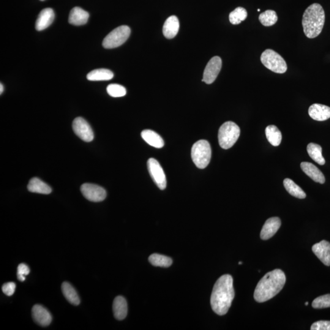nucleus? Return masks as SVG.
<instances>
[{"mask_svg":"<svg viewBox=\"0 0 330 330\" xmlns=\"http://www.w3.org/2000/svg\"><path fill=\"white\" fill-rule=\"evenodd\" d=\"M235 296L233 278L230 275L221 277L215 284L211 298L213 311L219 316L228 312Z\"/></svg>","mask_w":330,"mask_h":330,"instance_id":"1","label":"nucleus"},{"mask_svg":"<svg viewBox=\"0 0 330 330\" xmlns=\"http://www.w3.org/2000/svg\"><path fill=\"white\" fill-rule=\"evenodd\" d=\"M286 281V275L282 270L275 269L267 273L256 286L254 298L259 303L269 301L282 290Z\"/></svg>","mask_w":330,"mask_h":330,"instance_id":"2","label":"nucleus"},{"mask_svg":"<svg viewBox=\"0 0 330 330\" xmlns=\"http://www.w3.org/2000/svg\"><path fill=\"white\" fill-rule=\"evenodd\" d=\"M326 14L320 4L310 5L303 15L302 25L304 33L310 39L318 37L323 31Z\"/></svg>","mask_w":330,"mask_h":330,"instance_id":"3","label":"nucleus"},{"mask_svg":"<svg viewBox=\"0 0 330 330\" xmlns=\"http://www.w3.org/2000/svg\"><path fill=\"white\" fill-rule=\"evenodd\" d=\"M240 134L241 129L235 122H225L218 131V142L221 148L224 149L232 148L238 140Z\"/></svg>","mask_w":330,"mask_h":330,"instance_id":"4","label":"nucleus"},{"mask_svg":"<svg viewBox=\"0 0 330 330\" xmlns=\"http://www.w3.org/2000/svg\"><path fill=\"white\" fill-rule=\"evenodd\" d=\"M193 162L198 168L204 169L211 162L212 149L208 141L201 140L193 144L192 148Z\"/></svg>","mask_w":330,"mask_h":330,"instance_id":"5","label":"nucleus"},{"mask_svg":"<svg viewBox=\"0 0 330 330\" xmlns=\"http://www.w3.org/2000/svg\"><path fill=\"white\" fill-rule=\"evenodd\" d=\"M262 63L272 72L284 73L288 70V65L283 57L272 49H267L261 56Z\"/></svg>","mask_w":330,"mask_h":330,"instance_id":"6","label":"nucleus"},{"mask_svg":"<svg viewBox=\"0 0 330 330\" xmlns=\"http://www.w3.org/2000/svg\"><path fill=\"white\" fill-rule=\"evenodd\" d=\"M130 32V28L128 26L118 27L106 35L103 40V47L107 49L119 47L129 39Z\"/></svg>","mask_w":330,"mask_h":330,"instance_id":"7","label":"nucleus"},{"mask_svg":"<svg viewBox=\"0 0 330 330\" xmlns=\"http://www.w3.org/2000/svg\"><path fill=\"white\" fill-rule=\"evenodd\" d=\"M148 168L150 176L155 184L160 190H165L166 187V178L162 166L157 160L150 159L148 161Z\"/></svg>","mask_w":330,"mask_h":330,"instance_id":"8","label":"nucleus"},{"mask_svg":"<svg viewBox=\"0 0 330 330\" xmlns=\"http://www.w3.org/2000/svg\"><path fill=\"white\" fill-rule=\"evenodd\" d=\"M73 132L84 141L91 142L93 140L94 135L91 125L85 119L81 117L75 118L73 122Z\"/></svg>","mask_w":330,"mask_h":330,"instance_id":"9","label":"nucleus"},{"mask_svg":"<svg viewBox=\"0 0 330 330\" xmlns=\"http://www.w3.org/2000/svg\"><path fill=\"white\" fill-rule=\"evenodd\" d=\"M222 67V60L220 57L218 56L213 57L204 69L202 81L208 84L214 83L219 74Z\"/></svg>","mask_w":330,"mask_h":330,"instance_id":"10","label":"nucleus"},{"mask_svg":"<svg viewBox=\"0 0 330 330\" xmlns=\"http://www.w3.org/2000/svg\"><path fill=\"white\" fill-rule=\"evenodd\" d=\"M81 192L84 198L92 202H100L106 197V190L99 185L84 184L81 185Z\"/></svg>","mask_w":330,"mask_h":330,"instance_id":"11","label":"nucleus"},{"mask_svg":"<svg viewBox=\"0 0 330 330\" xmlns=\"http://www.w3.org/2000/svg\"><path fill=\"white\" fill-rule=\"evenodd\" d=\"M312 250L324 265L330 266V243L322 241L313 245Z\"/></svg>","mask_w":330,"mask_h":330,"instance_id":"12","label":"nucleus"},{"mask_svg":"<svg viewBox=\"0 0 330 330\" xmlns=\"http://www.w3.org/2000/svg\"><path fill=\"white\" fill-rule=\"evenodd\" d=\"M32 316L35 323L42 327L48 326L52 320L48 311L40 305H35L32 308Z\"/></svg>","mask_w":330,"mask_h":330,"instance_id":"13","label":"nucleus"},{"mask_svg":"<svg viewBox=\"0 0 330 330\" xmlns=\"http://www.w3.org/2000/svg\"><path fill=\"white\" fill-rule=\"evenodd\" d=\"M282 222L278 217H272L267 220L261 232V238L269 240L272 238L279 230Z\"/></svg>","mask_w":330,"mask_h":330,"instance_id":"14","label":"nucleus"},{"mask_svg":"<svg viewBox=\"0 0 330 330\" xmlns=\"http://www.w3.org/2000/svg\"><path fill=\"white\" fill-rule=\"evenodd\" d=\"M308 113L311 118L315 121H326L330 118V107L319 103H315L310 106Z\"/></svg>","mask_w":330,"mask_h":330,"instance_id":"15","label":"nucleus"},{"mask_svg":"<svg viewBox=\"0 0 330 330\" xmlns=\"http://www.w3.org/2000/svg\"><path fill=\"white\" fill-rule=\"evenodd\" d=\"M54 18L53 10L51 8H46L40 12L35 22V29L37 31L47 28L53 23Z\"/></svg>","mask_w":330,"mask_h":330,"instance_id":"16","label":"nucleus"},{"mask_svg":"<svg viewBox=\"0 0 330 330\" xmlns=\"http://www.w3.org/2000/svg\"><path fill=\"white\" fill-rule=\"evenodd\" d=\"M301 168L305 174L313 179L314 181L320 183L321 184H324L326 182V178L323 173L319 169L310 162H304L301 163Z\"/></svg>","mask_w":330,"mask_h":330,"instance_id":"17","label":"nucleus"},{"mask_svg":"<svg viewBox=\"0 0 330 330\" xmlns=\"http://www.w3.org/2000/svg\"><path fill=\"white\" fill-rule=\"evenodd\" d=\"M179 27L180 23L178 18L175 15H172L166 19L164 24H163V35L167 39H173L178 33Z\"/></svg>","mask_w":330,"mask_h":330,"instance_id":"18","label":"nucleus"},{"mask_svg":"<svg viewBox=\"0 0 330 330\" xmlns=\"http://www.w3.org/2000/svg\"><path fill=\"white\" fill-rule=\"evenodd\" d=\"M89 14L81 7H73L70 12L69 22L75 26H80L88 22Z\"/></svg>","mask_w":330,"mask_h":330,"instance_id":"19","label":"nucleus"},{"mask_svg":"<svg viewBox=\"0 0 330 330\" xmlns=\"http://www.w3.org/2000/svg\"><path fill=\"white\" fill-rule=\"evenodd\" d=\"M113 310L114 318L119 321L123 320L127 315L128 307L126 300L123 297H117L113 302Z\"/></svg>","mask_w":330,"mask_h":330,"instance_id":"20","label":"nucleus"},{"mask_svg":"<svg viewBox=\"0 0 330 330\" xmlns=\"http://www.w3.org/2000/svg\"><path fill=\"white\" fill-rule=\"evenodd\" d=\"M141 137L150 146L155 148H162L164 146V141L163 138L154 131L144 130L141 132Z\"/></svg>","mask_w":330,"mask_h":330,"instance_id":"21","label":"nucleus"},{"mask_svg":"<svg viewBox=\"0 0 330 330\" xmlns=\"http://www.w3.org/2000/svg\"><path fill=\"white\" fill-rule=\"evenodd\" d=\"M28 189L30 192L48 195L51 192V187L46 183L43 182L37 177L30 180L28 185Z\"/></svg>","mask_w":330,"mask_h":330,"instance_id":"22","label":"nucleus"},{"mask_svg":"<svg viewBox=\"0 0 330 330\" xmlns=\"http://www.w3.org/2000/svg\"><path fill=\"white\" fill-rule=\"evenodd\" d=\"M62 291L65 298L70 304L77 306L80 303V298L74 288L69 283L64 282L62 285Z\"/></svg>","mask_w":330,"mask_h":330,"instance_id":"23","label":"nucleus"},{"mask_svg":"<svg viewBox=\"0 0 330 330\" xmlns=\"http://www.w3.org/2000/svg\"><path fill=\"white\" fill-rule=\"evenodd\" d=\"M267 140L274 146H278L282 143V134L280 130L274 125L267 126L266 129Z\"/></svg>","mask_w":330,"mask_h":330,"instance_id":"24","label":"nucleus"},{"mask_svg":"<svg viewBox=\"0 0 330 330\" xmlns=\"http://www.w3.org/2000/svg\"><path fill=\"white\" fill-rule=\"evenodd\" d=\"M113 77V73L106 69H95L87 75V79L89 81H107L111 80Z\"/></svg>","mask_w":330,"mask_h":330,"instance_id":"25","label":"nucleus"},{"mask_svg":"<svg viewBox=\"0 0 330 330\" xmlns=\"http://www.w3.org/2000/svg\"><path fill=\"white\" fill-rule=\"evenodd\" d=\"M307 151L310 157L318 163L319 165H324L326 163L323 155V148L320 145L315 143H310L307 146Z\"/></svg>","mask_w":330,"mask_h":330,"instance_id":"26","label":"nucleus"},{"mask_svg":"<svg viewBox=\"0 0 330 330\" xmlns=\"http://www.w3.org/2000/svg\"><path fill=\"white\" fill-rule=\"evenodd\" d=\"M284 186L287 192L292 196L294 197L299 199H304L306 198V193L298 185H297L293 180L290 179H285L283 182Z\"/></svg>","mask_w":330,"mask_h":330,"instance_id":"27","label":"nucleus"},{"mask_svg":"<svg viewBox=\"0 0 330 330\" xmlns=\"http://www.w3.org/2000/svg\"><path fill=\"white\" fill-rule=\"evenodd\" d=\"M149 261L152 266L160 267H169L173 263L171 258L159 254H153L150 256Z\"/></svg>","mask_w":330,"mask_h":330,"instance_id":"28","label":"nucleus"},{"mask_svg":"<svg viewBox=\"0 0 330 330\" xmlns=\"http://www.w3.org/2000/svg\"><path fill=\"white\" fill-rule=\"evenodd\" d=\"M259 20L264 26H271L277 22L278 17L276 12L273 10H267L261 13Z\"/></svg>","mask_w":330,"mask_h":330,"instance_id":"29","label":"nucleus"},{"mask_svg":"<svg viewBox=\"0 0 330 330\" xmlns=\"http://www.w3.org/2000/svg\"><path fill=\"white\" fill-rule=\"evenodd\" d=\"M248 12L245 8L242 7H237L229 16L230 22L233 24H239L247 18Z\"/></svg>","mask_w":330,"mask_h":330,"instance_id":"30","label":"nucleus"},{"mask_svg":"<svg viewBox=\"0 0 330 330\" xmlns=\"http://www.w3.org/2000/svg\"><path fill=\"white\" fill-rule=\"evenodd\" d=\"M106 91L110 96L113 97H123L127 93L126 89L118 84H109L106 88Z\"/></svg>","mask_w":330,"mask_h":330,"instance_id":"31","label":"nucleus"},{"mask_svg":"<svg viewBox=\"0 0 330 330\" xmlns=\"http://www.w3.org/2000/svg\"><path fill=\"white\" fill-rule=\"evenodd\" d=\"M312 307L315 309L330 308V294L319 297L315 299Z\"/></svg>","mask_w":330,"mask_h":330,"instance_id":"32","label":"nucleus"},{"mask_svg":"<svg viewBox=\"0 0 330 330\" xmlns=\"http://www.w3.org/2000/svg\"><path fill=\"white\" fill-rule=\"evenodd\" d=\"M30 270L28 266L24 264H20L18 266L17 278L20 282L25 280V276L29 274Z\"/></svg>","mask_w":330,"mask_h":330,"instance_id":"33","label":"nucleus"},{"mask_svg":"<svg viewBox=\"0 0 330 330\" xmlns=\"http://www.w3.org/2000/svg\"><path fill=\"white\" fill-rule=\"evenodd\" d=\"M312 330H330V321H321L314 323L312 327Z\"/></svg>","mask_w":330,"mask_h":330,"instance_id":"34","label":"nucleus"},{"mask_svg":"<svg viewBox=\"0 0 330 330\" xmlns=\"http://www.w3.org/2000/svg\"><path fill=\"white\" fill-rule=\"evenodd\" d=\"M16 285L14 283L10 282L5 283L2 286V291L7 296H11L15 291Z\"/></svg>","mask_w":330,"mask_h":330,"instance_id":"35","label":"nucleus"},{"mask_svg":"<svg viewBox=\"0 0 330 330\" xmlns=\"http://www.w3.org/2000/svg\"><path fill=\"white\" fill-rule=\"evenodd\" d=\"M3 91H4V87L3 85H2V84L1 83V84H0V93H1V94L2 92H3Z\"/></svg>","mask_w":330,"mask_h":330,"instance_id":"36","label":"nucleus"},{"mask_svg":"<svg viewBox=\"0 0 330 330\" xmlns=\"http://www.w3.org/2000/svg\"><path fill=\"white\" fill-rule=\"evenodd\" d=\"M308 304H309V303L306 302V303H305V305H306V306H307V305H308Z\"/></svg>","mask_w":330,"mask_h":330,"instance_id":"37","label":"nucleus"},{"mask_svg":"<svg viewBox=\"0 0 330 330\" xmlns=\"http://www.w3.org/2000/svg\"><path fill=\"white\" fill-rule=\"evenodd\" d=\"M239 264V265H242V262H240V263Z\"/></svg>","mask_w":330,"mask_h":330,"instance_id":"38","label":"nucleus"},{"mask_svg":"<svg viewBox=\"0 0 330 330\" xmlns=\"http://www.w3.org/2000/svg\"><path fill=\"white\" fill-rule=\"evenodd\" d=\"M260 10H260V9H258V11H260Z\"/></svg>","mask_w":330,"mask_h":330,"instance_id":"39","label":"nucleus"},{"mask_svg":"<svg viewBox=\"0 0 330 330\" xmlns=\"http://www.w3.org/2000/svg\"><path fill=\"white\" fill-rule=\"evenodd\" d=\"M40 1H45V0H40Z\"/></svg>","mask_w":330,"mask_h":330,"instance_id":"40","label":"nucleus"}]
</instances>
